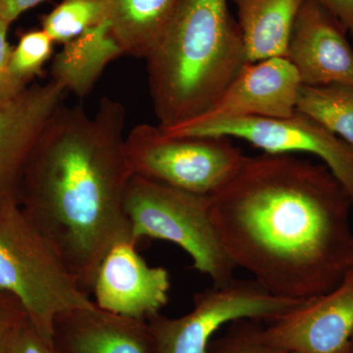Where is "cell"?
<instances>
[{
    "label": "cell",
    "mask_w": 353,
    "mask_h": 353,
    "mask_svg": "<svg viewBox=\"0 0 353 353\" xmlns=\"http://www.w3.org/2000/svg\"><path fill=\"white\" fill-rule=\"evenodd\" d=\"M53 345L62 353H152L146 320L112 314L97 306L57 316Z\"/></svg>",
    "instance_id": "cell-14"
},
{
    "label": "cell",
    "mask_w": 353,
    "mask_h": 353,
    "mask_svg": "<svg viewBox=\"0 0 353 353\" xmlns=\"http://www.w3.org/2000/svg\"><path fill=\"white\" fill-rule=\"evenodd\" d=\"M162 131L172 137L241 139L273 154L314 155L347 190L353 208L352 146L305 114L296 111L285 118L201 117Z\"/></svg>",
    "instance_id": "cell-8"
},
{
    "label": "cell",
    "mask_w": 353,
    "mask_h": 353,
    "mask_svg": "<svg viewBox=\"0 0 353 353\" xmlns=\"http://www.w3.org/2000/svg\"><path fill=\"white\" fill-rule=\"evenodd\" d=\"M28 320L19 301L0 290V353H9L14 339Z\"/></svg>",
    "instance_id": "cell-22"
},
{
    "label": "cell",
    "mask_w": 353,
    "mask_h": 353,
    "mask_svg": "<svg viewBox=\"0 0 353 353\" xmlns=\"http://www.w3.org/2000/svg\"><path fill=\"white\" fill-rule=\"evenodd\" d=\"M125 123L124 105L109 97L94 116L81 104L60 106L32 148L18 190L28 219L88 294L108 250L134 243L124 209L132 176Z\"/></svg>",
    "instance_id": "cell-2"
},
{
    "label": "cell",
    "mask_w": 353,
    "mask_h": 353,
    "mask_svg": "<svg viewBox=\"0 0 353 353\" xmlns=\"http://www.w3.org/2000/svg\"><path fill=\"white\" fill-rule=\"evenodd\" d=\"M301 87L299 73L287 57L248 63L202 117H290L296 112Z\"/></svg>",
    "instance_id": "cell-13"
},
{
    "label": "cell",
    "mask_w": 353,
    "mask_h": 353,
    "mask_svg": "<svg viewBox=\"0 0 353 353\" xmlns=\"http://www.w3.org/2000/svg\"><path fill=\"white\" fill-rule=\"evenodd\" d=\"M124 55L145 58L163 36L181 0H99Z\"/></svg>",
    "instance_id": "cell-17"
},
{
    "label": "cell",
    "mask_w": 353,
    "mask_h": 353,
    "mask_svg": "<svg viewBox=\"0 0 353 353\" xmlns=\"http://www.w3.org/2000/svg\"><path fill=\"white\" fill-rule=\"evenodd\" d=\"M46 0H0V18L9 24Z\"/></svg>",
    "instance_id": "cell-26"
},
{
    "label": "cell",
    "mask_w": 353,
    "mask_h": 353,
    "mask_svg": "<svg viewBox=\"0 0 353 353\" xmlns=\"http://www.w3.org/2000/svg\"><path fill=\"white\" fill-rule=\"evenodd\" d=\"M259 320L243 319L234 322L230 333L210 343L208 353H282L274 350L260 338Z\"/></svg>",
    "instance_id": "cell-21"
},
{
    "label": "cell",
    "mask_w": 353,
    "mask_h": 353,
    "mask_svg": "<svg viewBox=\"0 0 353 353\" xmlns=\"http://www.w3.org/2000/svg\"><path fill=\"white\" fill-rule=\"evenodd\" d=\"M136 243L121 241L101 260L92 292L97 307L112 314L148 320L159 314L169 301L170 277L162 267H150Z\"/></svg>",
    "instance_id": "cell-10"
},
{
    "label": "cell",
    "mask_w": 353,
    "mask_h": 353,
    "mask_svg": "<svg viewBox=\"0 0 353 353\" xmlns=\"http://www.w3.org/2000/svg\"><path fill=\"white\" fill-rule=\"evenodd\" d=\"M66 94L50 80L0 104V206L17 197L32 148L53 114L63 105Z\"/></svg>",
    "instance_id": "cell-12"
},
{
    "label": "cell",
    "mask_w": 353,
    "mask_h": 353,
    "mask_svg": "<svg viewBox=\"0 0 353 353\" xmlns=\"http://www.w3.org/2000/svg\"><path fill=\"white\" fill-rule=\"evenodd\" d=\"M296 111L305 114L353 148V87L303 85Z\"/></svg>",
    "instance_id": "cell-18"
},
{
    "label": "cell",
    "mask_w": 353,
    "mask_h": 353,
    "mask_svg": "<svg viewBox=\"0 0 353 353\" xmlns=\"http://www.w3.org/2000/svg\"><path fill=\"white\" fill-rule=\"evenodd\" d=\"M0 290L19 301L51 345L57 316L97 306L57 248L28 219L17 197L0 206Z\"/></svg>",
    "instance_id": "cell-4"
},
{
    "label": "cell",
    "mask_w": 353,
    "mask_h": 353,
    "mask_svg": "<svg viewBox=\"0 0 353 353\" xmlns=\"http://www.w3.org/2000/svg\"><path fill=\"white\" fill-rule=\"evenodd\" d=\"M124 209L134 243L143 239L170 241L190 255L194 268L208 276L213 285L233 280L236 267L213 224L210 196L132 174L125 192Z\"/></svg>",
    "instance_id": "cell-5"
},
{
    "label": "cell",
    "mask_w": 353,
    "mask_h": 353,
    "mask_svg": "<svg viewBox=\"0 0 353 353\" xmlns=\"http://www.w3.org/2000/svg\"><path fill=\"white\" fill-rule=\"evenodd\" d=\"M9 353H62L54 345L44 340L29 319L22 325L16 334Z\"/></svg>",
    "instance_id": "cell-24"
},
{
    "label": "cell",
    "mask_w": 353,
    "mask_h": 353,
    "mask_svg": "<svg viewBox=\"0 0 353 353\" xmlns=\"http://www.w3.org/2000/svg\"><path fill=\"white\" fill-rule=\"evenodd\" d=\"M340 21L315 0H305L294 23L287 58L303 85H352L353 48Z\"/></svg>",
    "instance_id": "cell-11"
},
{
    "label": "cell",
    "mask_w": 353,
    "mask_h": 353,
    "mask_svg": "<svg viewBox=\"0 0 353 353\" xmlns=\"http://www.w3.org/2000/svg\"><path fill=\"white\" fill-rule=\"evenodd\" d=\"M126 152L134 175L204 196L226 185L245 159L230 139L172 137L150 124L127 134Z\"/></svg>",
    "instance_id": "cell-6"
},
{
    "label": "cell",
    "mask_w": 353,
    "mask_h": 353,
    "mask_svg": "<svg viewBox=\"0 0 353 353\" xmlns=\"http://www.w3.org/2000/svg\"><path fill=\"white\" fill-rule=\"evenodd\" d=\"M145 60L162 130L206 115L248 63L228 0H181Z\"/></svg>",
    "instance_id": "cell-3"
},
{
    "label": "cell",
    "mask_w": 353,
    "mask_h": 353,
    "mask_svg": "<svg viewBox=\"0 0 353 353\" xmlns=\"http://www.w3.org/2000/svg\"><path fill=\"white\" fill-rule=\"evenodd\" d=\"M334 16L353 37V0H315Z\"/></svg>",
    "instance_id": "cell-25"
},
{
    "label": "cell",
    "mask_w": 353,
    "mask_h": 353,
    "mask_svg": "<svg viewBox=\"0 0 353 353\" xmlns=\"http://www.w3.org/2000/svg\"><path fill=\"white\" fill-rule=\"evenodd\" d=\"M260 338L282 353H350L353 336V267L338 287L260 327Z\"/></svg>",
    "instance_id": "cell-9"
},
{
    "label": "cell",
    "mask_w": 353,
    "mask_h": 353,
    "mask_svg": "<svg viewBox=\"0 0 353 353\" xmlns=\"http://www.w3.org/2000/svg\"><path fill=\"white\" fill-rule=\"evenodd\" d=\"M105 21L99 0H62L41 20L43 30L54 43L65 44Z\"/></svg>",
    "instance_id": "cell-19"
},
{
    "label": "cell",
    "mask_w": 353,
    "mask_h": 353,
    "mask_svg": "<svg viewBox=\"0 0 353 353\" xmlns=\"http://www.w3.org/2000/svg\"><path fill=\"white\" fill-rule=\"evenodd\" d=\"M350 353H353V336L352 338V341H350Z\"/></svg>",
    "instance_id": "cell-27"
},
{
    "label": "cell",
    "mask_w": 353,
    "mask_h": 353,
    "mask_svg": "<svg viewBox=\"0 0 353 353\" xmlns=\"http://www.w3.org/2000/svg\"><path fill=\"white\" fill-rule=\"evenodd\" d=\"M121 55L124 51L114 38L108 21H103L63 44L53 59L51 80L67 92L85 97L106 66Z\"/></svg>",
    "instance_id": "cell-15"
},
{
    "label": "cell",
    "mask_w": 353,
    "mask_h": 353,
    "mask_svg": "<svg viewBox=\"0 0 353 353\" xmlns=\"http://www.w3.org/2000/svg\"><path fill=\"white\" fill-rule=\"evenodd\" d=\"M210 199L228 256L274 296H322L353 267L352 201L325 164L289 153L245 157Z\"/></svg>",
    "instance_id": "cell-1"
},
{
    "label": "cell",
    "mask_w": 353,
    "mask_h": 353,
    "mask_svg": "<svg viewBox=\"0 0 353 353\" xmlns=\"http://www.w3.org/2000/svg\"><path fill=\"white\" fill-rule=\"evenodd\" d=\"M53 44L54 41L43 29L23 34L11 54L10 71L14 78L27 85L50 60Z\"/></svg>",
    "instance_id": "cell-20"
},
{
    "label": "cell",
    "mask_w": 353,
    "mask_h": 353,
    "mask_svg": "<svg viewBox=\"0 0 353 353\" xmlns=\"http://www.w3.org/2000/svg\"><path fill=\"white\" fill-rule=\"evenodd\" d=\"M10 24L0 18V104L15 99L24 92L27 85L18 82L10 71V59L13 48L7 39Z\"/></svg>",
    "instance_id": "cell-23"
},
{
    "label": "cell",
    "mask_w": 353,
    "mask_h": 353,
    "mask_svg": "<svg viewBox=\"0 0 353 353\" xmlns=\"http://www.w3.org/2000/svg\"><path fill=\"white\" fill-rule=\"evenodd\" d=\"M305 0H232L248 63L287 57L294 23Z\"/></svg>",
    "instance_id": "cell-16"
},
{
    "label": "cell",
    "mask_w": 353,
    "mask_h": 353,
    "mask_svg": "<svg viewBox=\"0 0 353 353\" xmlns=\"http://www.w3.org/2000/svg\"><path fill=\"white\" fill-rule=\"evenodd\" d=\"M305 301L274 296L255 280L233 279L196 292L188 314L146 320L152 353H208L216 332L239 320L270 322Z\"/></svg>",
    "instance_id": "cell-7"
}]
</instances>
